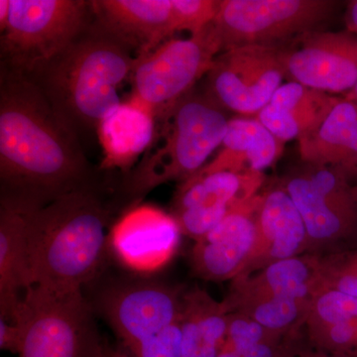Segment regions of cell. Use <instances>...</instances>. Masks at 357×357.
I'll list each match as a JSON object with an SVG mask.
<instances>
[{
  "mask_svg": "<svg viewBox=\"0 0 357 357\" xmlns=\"http://www.w3.org/2000/svg\"><path fill=\"white\" fill-rule=\"evenodd\" d=\"M345 24H347V31L357 37V0H352L347 4Z\"/></svg>",
  "mask_w": 357,
  "mask_h": 357,
  "instance_id": "cell-31",
  "label": "cell"
},
{
  "mask_svg": "<svg viewBox=\"0 0 357 357\" xmlns=\"http://www.w3.org/2000/svg\"><path fill=\"white\" fill-rule=\"evenodd\" d=\"M91 7L98 24L137 58L175 34L172 0H96Z\"/></svg>",
  "mask_w": 357,
  "mask_h": 357,
  "instance_id": "cell-17",
  "label": "cell"
},
{
  "mask_svg": "<svg viewBox=\"0 0 357 357\" xmlns=\"http://www.w3.org/2000/svg\"><path fill=\"white\" fill-rule=\"evenodd\" d=\"M217 357H239L236 351H227V349H220Z\"/></svg>",
  "mask_w": 357,
  "mask_h": 357,
  "instance_id": "cell-35",
  "label": "cell"
},
{
  "mask_svg": "<svg viewBox=\"0 0 357 357\" xmlns=\"http://www.w3.org/2000/svg\"><path fill=\"white\" fill-rule=\"evenodd\" d=\"M100 357H135L124 347H114L105 342Z\"/></svg>",
  "mask_w": 357,
  "mask_h": 357,
  "instance_id": "cell-32",
  "label": "cell"
},
{
  "mask_svg": "<svg viewBox=\"0 0 357 357\" xmlns=\"http://www.w3.org/2000/svg\"><path fill=\"white\" fill-rule=\"evenodd\" d=\"M10 16V0H0V32L6 31Z\"/></svg>",
  "mask_w": 357,
  "mask_h": 357,
  "instance_id": "cell-33",
  "label": "cell"
},
{
  "mask_svg": "<svg viewBox=\"0 0 357 357\" xmlns=\"http://www.w3.org/2000/svg\"><path fill=\"white\" fill-rule=\"evenodd\" d=\"M304 220L307 252L345 238L357 223L352 185L330 167L305 163L281 178Z\"/></svg>",
  "mask_w": 357,
  "mask_h": 357,
  "instance_id": "cell-10",
  "label": "cell"
},
{
  "mask_svg": "<svg viewBox=\"0 0 357 357\" xmlns=\"http://www.w3.org/2000/svg\"><path fill=\"white\" fill-rule=\"evenodd\" d=\"M293 357H347V356H340V354H330V352H326L324 351H303L300 352L299 354H297V356H293Z\"/></svg>",
  "mask_w": 357,
  "mask_h": 357,
  "instance_id": "cell-34",
  "label": "cell"
},
{
  "mask_svg": "<svg viewBox=\"0 0 357 357\" xmlns=\"http://www.w3.org/2000/svg\"><path fill=\"white\" fill-rule=\"evenodd\" d=\"M312 300L291 297H261L237 302L229 312H239L258 324L287 337L305 326Z\"/></svg>",
  "mask_w": 357,
  "mask_h": 357,
  "instance_id": "cell-25",
  "label": "cell"
},
{
  "mask_svg": "<svg viewBox=\"0 0 357 357\" xmlns=\"http://www.w3.org/2000/svg\"><path fill=\"white\" fill-rule=\"evenodd\" d=\"M156 123L153 112L131 98L110 110L96 130L103 151L102 168L129 172L153 144Z\"/></svg>",
  "mask_w": 357,
  "mask_h": 357,
  "instance_id": "cell-22",
  "label": "cell"
},
{
  "mask_svg": "<svg viewBox=\"0 0 357 357\" xmlns=\"http://www.w3.org/2000/svg\"><path fill=\"white\" fill-rule=\"evenodd\" d=\"M285 79L278 46L244 45L215 58L204 91L227 112L255 117Z\"/></svg>",
  "mask_w": 357,
  "mask_h": 357,
  "instance_id": "cell-9",
  "label": "cell"
},
{
  "mask_svg": "<svg viewBox=\"0 0 357 357\" xmlns=\"http://www.w3.org/2000/svg\"><path fill=\"white\" fill-rule=\"evenodd\" d=\"M321 274L323 290H337L357 298V249L321 257Z\"/></svg>",
  "mask_w": 357,
  "mask_h": 357,
  "instance_id": "cell-27",
  "label": "cell"
},
{
  "mask_svg": "<svg viewBox=\"0 0 357 357\" xmlns=\"http://www.w3.org/2000/svg\"><path fill=\"white\" fill-rule=\"evenodd\" d=\"M172 6L175 33L197 35L215 21L220 0H172Z\"/></svg>",
  "mask_w": 357,
  "mask_h": 357,
  "instance_id": "cell-28",
  "label": "cell"
},
{
  "mask_svg": "<svg viewBox=\"0 0 357 357\" xmlns=\"http://www.w3.org/2000/svg\"><path fill=\"white\" fill-rule=\"evenodd\" d=\"M185 291L155 280L110 284L91 304L119 335L122 347L157 335L182 317Z\"/></svg>",
  "mask_w": 357,
  "mask_h": 357,
  "instance_id": "cell-11",
  "label": "cell"
},
{
  "mask_svg": "<svg viewBox=\"0 0 357 357\" xmlns=\"http://www.w3.org/2000/svg\"><path fill=\"white\" fill-rule=\"evenodd\" d=\"M344 98H349V100H354V102L357 103V83L356 86L352 89V91H349V93H347V95L344 96Z\"/></svg>",
  "mask_w": 357,
  "mask_h": 357,
  "instance_id": "cell-36",
  "label": "cell"
},
{
  "mask_svg": "<svg viewBox=\"0 0 357 357\" xmlns=\"http://www.w3.org/2000/svg\"><path fill=\"white\" fill-rule=\"evenodd\" d=\"M135 54L98 24H91L58 57L30 75L66 126L81 140L122 102Z\"/></svg>",
  "mask_w": 357,
  "mask_h": 357,
  "instance_id": "cell-3",
  "label": "cell"
},
{
  "mask_svg": "<svg viewBox=\"0 0 357 357\" xmlns=\"http://www.w3.org/2000/svg\"><path fill=\"white\" fill-rule=\"evenodd\" d=\"M293 357V356H292Z\"/></svg>",
  "mask_w": 357,
  "mask_h": 357,
  "instance_id": "cell-38",
  "label": "cell"
},
{
  "mask_svg": "<svg viewBox=\"0 0 357 357\" xmlns=\"http://www.w3.org/2000/svg\"><path fill=\"white\" fill-rule=\"evenodd\" d=\"M229 119L227 110L206 91L195 89L160 121L155 147L123 174L122 198L138 203L159 185L182 183L198 173L222 145Z\"/></svg>",
  "mask_w": 357,
  "mask_h": 357,
  "instance_id": "cell-4",
  "label": "cell"
},
{
  "mask_svg": "<svg viewBox=\"0 0 357 357\" xmlns=\"http://www.w3.org/2000/svg\"><path fill=\"white\" fill-rule=\"evenodd\" d=\"M284 145L256 117H231L217 156L198 173L265 174L280 158Z\"/></svg>",
  "mask_w": 357,
  "mask_h": 357,
  "instance_id": "cell-23",
  "label": "cell"
},
{
  "mask_svg": "<svg viewBox=\"0 0 357 357\" xmlns=\"http://www.w3.org/2000/svg\"><path fill=\"white\" fill-rule=\"evenodd\" d=\"M124 349L135 357H182L181 319L153 337Z\"/></svg>",
  "mask_w": 357,
  "mask_h": 357,
  "instance_id": "cell-29",
  "label": "cell"
},
{
  "mask_svg": "<svg viewBox=\"0 0 357 357\" xmlns=\"http://www.w3.org/2000/svg\"><path fill=\"white\" fill-rule=\"evenodd\" d=\"M352 197H354V203H356V208H357V185H352Z\"/></svg>",
  "mask_w": 357,
  "mask_h": 357,
  "instance_id": "cell-37",
  "label": "cell"
},
{
  "mask_svg": "<svg viewBox=\"0 0 357 357\" xmlns=\"http://www.w3.org/2000/svg\"><path fill=\"white\" fill-rule=\"evenodd\" d=\"M95 184L81 140L38 84L0 66V197L43 208Z\"/></svg>",
  "mask_w": 357,
  "mask_h": 357,
  "instance_id": "cell-1",
  "label": "cell"
},
{
  "mask_svg": "<svg viewBox=\"0 0 357 357\" xmlns=\"http://www.w3.org/2000/svg\"><path fill=\"white\" fill-rule=\"evenodd\" d=\"M321 258L307 253L280 260L246 276L232 279L229 293L222 301L229 307L237 302L261 297L314 299L323 290Z\"/></svg>",
  "mask_w": 357,
  "mask_h": 357,
  "instance_id": "cell-19",
  "label": "cell"
},
{
  "mask_svg": "<svg viewBox=\"0 0 357 357\" xmlns=\"http://www.w3.org/2000/svg\"><path fill=\"white\" fill-rule=\"evenodd\" d=\"M301 161L330 167L357 182V103L340 96L314 132L298 141Z\"/></svg>",
  "mask_w": 357,
  "mask_h": 357,
  "instance_id": "cell-21",
  "label": "cell"
},
{
  "mask_svg": "<svg viewBox=\"0 0 357 357\" xmlns=\"http://www.w3.org/2000/svg\"><path fill=\"white\" fill-rule=\"evenodd\" d=\"M265 182L264 173H196L178 185L170 213L183 236L198 241L232 208L259 194Z\"/></svg>",
  "mask_w": 357,
  "mask_h": 357,
  "instance_id": "cell-13",
  "label": "cell"
},
{
  "mask_svg": "<svg viewBox=\"0 0 357 357\" xmlns=\"http://www.w3.org/2000/svg\"><path fill=\"white\" fill-rule=\"evenodd\" d=\"M222 53L213 23L187 39L171 38L136 60L130 77L131 100L163 121L208 75Z\"/></svg>",
  "mask_w": 357,
  "mask_h": 357,
  "instance_id": "cell-6",
  "label": "cell"
},
{
  "mask_svg": "<svg viewBox=\"0 0 357 357\" xmlns=\"http://www.w3.org/2000/svg\"><path fill=\"white\" fill-rule=\"evenodd\" d=\"M335 6L331 0H220L213 27L222 53L244 45L278 46L321 30Z\"/></svg>",
  "mask_w": 357,
  "mask_h": 357,
  "instance_id": "cell-8",
  "label": "cell"
},
{
  "mask_svg": "<svg viewBox=\"0 0 357 357\" xmlns=\"http://www.w3.org/2000/svg\"><path fill=\"white\" fill-rule=\"evenodd\" d=\"M91 1L10 0L0 37V66L30 76L64 52L91 24Z\"/></svg>",
  "mask_w": 357,
  "mask_h": 357,
  "instance_id": "cell-5",
  "label": "cell"
},
{
  "mask_svg": "<svg viewBox=\"0 0 357 357\" xmlns=\"http://www.w3.org/2000/svg\"><path fill=\"white\" fill-rule=\"evenodd\" d=\"M16 321L24 328L18 357H100L102 354L105 342L83 291L57 293L30 288Z\"/></svg>",
  "mask_w": 357,
  "mask_h": 357,
  "instance_id": "cell-7",
  "label": "cell"
},
{
  "mask_svg": "<svg viewBox=\"0 0 357 357\" xmlns=\"http://www.w3.org/2000/svg\"><path fill=\"white\" fill-rule=\"evenodd\" d=\"M289 81L324 93H349L357 83V37L317 30L278 45Z\"/></svg>",
  "mask_w": 357,
  "mask_h": 357,
  "instance_id": "cell-12",
  "label": "cell"
},
{
  "mask_svg": "<svg viewBox=\"0 0 357 357\" xmlns=\"http://www.w3.org/2000/svg\"><path fill=\"white\" fill-rule=\"evenodd\" d=\"M110 215V204L98 184L33 211L27 236L31 288L83 291L105 261Z\"/></svg>",
  "mask_w": 357,
  "mask_h": 357,
  "instance_id": "cell-2",
  "label": "cell"
},
{
  "mask_svg": "<svg viewBox=\"0 0 357 357\" xmlns=\"http://www.w3.org/2000/svg\"><path fill=\"white\" fill-rule=\"evenodd\" d=\"M170 213L153 206H135L114 225L109 246L122 266L136 273L159 271L173 259L182 236Z\"/></svg>",
  "mask_w": 357,
  "mask_h": 357,
  "instance_id": "cell-14",
  "label": "cell"
},
{
  "mask_svg": "<svg viewBox=\"0 0 357 357\" xmlns=\"http://www.w3.org/2000/svg\"><path fill=\"white\" fill-rule=\"evenodd\" d=\"M340 98L288 81L277 89L271 100L255 117L285 144L314 132Z\"/></svg>",
  "mask_w": 357,
  "mask_h": 357,
  "instance_id": "cell-20",
  "label": "cell"
},
{
  "mask_svg": "<svg viewBox=\"0 0 357 357\" xmlns=\"http://www.w3.org/2000/svg\"><path fill=\"white\" fill-rule=\"evenodd\" d=\"M261 201L262 191L232 208L215 229L195 241L191 264L197 276L225 281L241 274L255 245Z\"/></svg>",
  "mask_w": 357,
  "mask_h": 357,
  "instance_id": "cell-15",
  "label": "cell"
},
{
  "mask_svg": "<svg viewBox=\"0 0 357 357\" xmlns=\"http://www.w3.org/2000/svg\"><path fill=\"white\" fill-rule=\"evenodd\" d=\"M24 328L20 321L8 323L0 319V349L2 351L20 354L22 349Z\"/></svg>",
  "mask_w": 357,
  "mask_h": 357,
  "instance_id": "cell-30",
  "label": "cell"
},
{
  "mask_svg": "<svg viewBox=\"0 0 357 357\" xmlns=\"http://www.w3.org/2000/svg\"><path fill=\"white\" fill-rule=\"evenodd\" d=\"M37 206L0 197V319L15 323L31 288L28 225Z\"/></svg>",
  "mask_w": 357,
  "mask_h": 357,
  "instance_id": "cell-18",
  "label": "cell"
},
{
  "mask_svg": "<svg viewBox=\"0 0 357 357\" xmlns=\"http://www.w3.org/2000/svg\"><path fill=\"white\" fill-rule=\"evenodd\" d=\"M283 338L286 337L268 330L243 312H234L229 314L227 335L222 349L243 351L256 345L277 344Z\"/></svg>",
  "mask_w": 357,
  "mask_h": 357,
  "instance_id": "cell-26",
  "label": "cell"
},
{
  "mask_svg": "<svg viewBox=\"0 0 357 357\" xmlns=\"http://www.w3.org/2000/svg\"><path fill=\"white\" fill-rule=\"evenodd\" d=\"M304 252H307L304 220L279 180L262 191L255 245L238 276L255 273L275 262Z\"/></svg>",
  "mask_w": 357,
  "mask_h": 357,
  "instance_id": "cell-16",
  "label": "cell"
},
{
  "mask_svg": "<svg viewBox=\"0 0 357 357\" xmlns=\"http://www.w3.org/2000/svg\"><path fill=\"white\" fill-rule=\"evenodd\" d=\"M307 330L319 351L357 357V298L326 289L312 299Z\"/></svg>",
  "mask_w": 357,
  "mask_h": 357,
  "instance_id": "cell-24",
  "label": "cell"
}]
</instances>
